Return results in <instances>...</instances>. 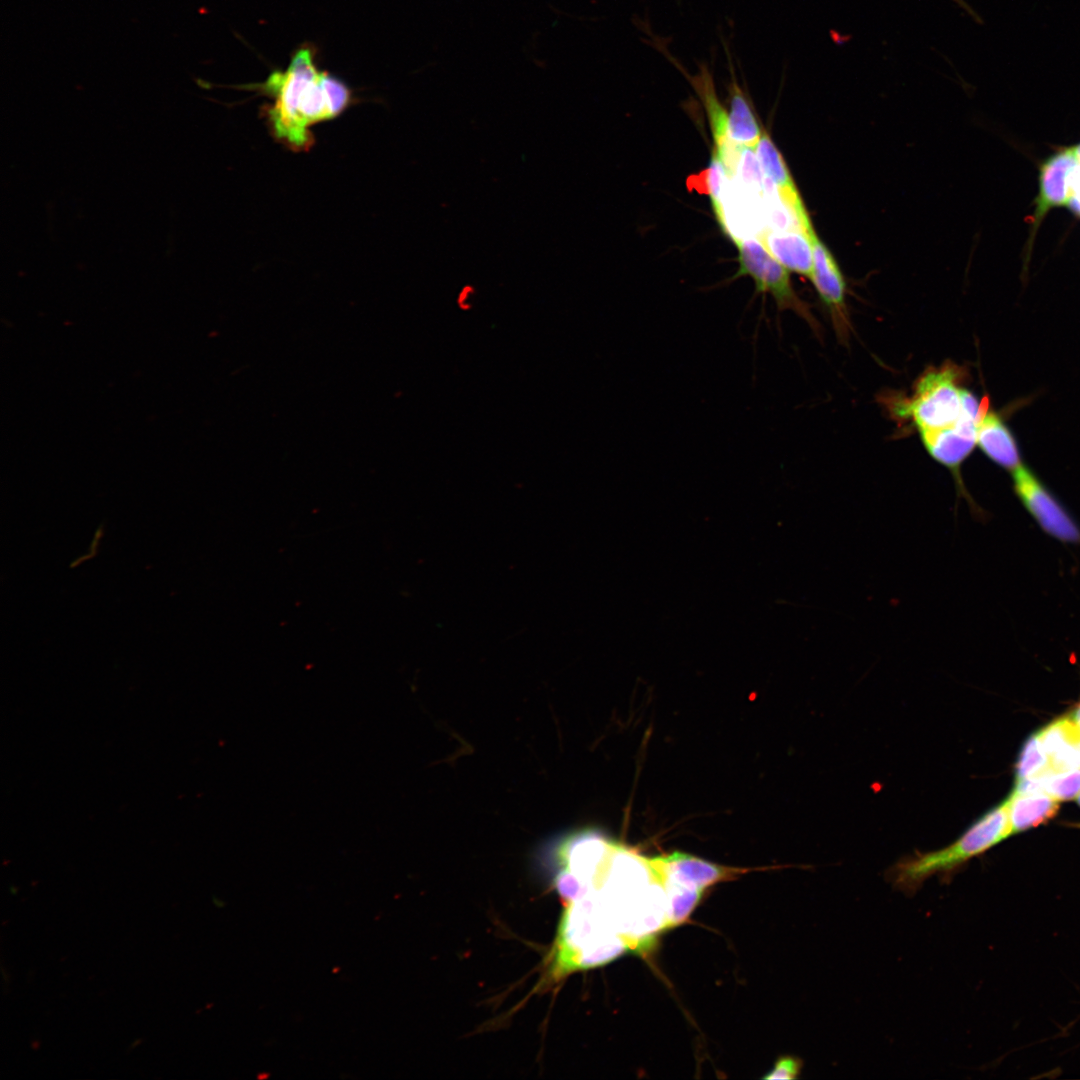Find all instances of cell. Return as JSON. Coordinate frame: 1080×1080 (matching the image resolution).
Wrapping results in <instances>:
<instances>
[{
  "mask_svg": "<svg viewBox=\"0 0 1080 1080\" xmlns=\"http://www.w3.org/2000/svg\"><path fill=\"white\" fill-rule=\"evenodd\" d=\"M1015 494L1027 512L1049 536L1080 545V527L1042 482L1022 464L1012 471Z\"/></svg>",
  "mask_w": 1080,
  "mask_h": 1080,
  "instance_id": "obj_6",
  "label": "cell"
},
{
  "mask_svg": "<svg viewBox=\"0 0 1080 1080\" xmlns=\"http://www.w3.org/2000/svg\"><path fill=\"white\" fill-rule=\"evenodd\" d=\"M959 371L952 364L930 369L915 385L913 395L901 408L919 433L950 426L962 415V389Z\"/></svg>",
  "mask_w": 1080,
  "mask_h": 1080,
  "instance_id": "obj_3",
  "label": "cell"
},
{
  "mask_svg": "<svg viewBox=\"0 0 1080 1080\" xmlns=\"http://www.w3.org/2000/svg\"><path fill=\"white\" fill-rule=\"evenodd\" d=\"M667 897L666 928L682 923L697 905L702 891L681 883L664 879L660 881Z\"/></svg>",
  "mask_w": 1080,
  "mask_h": 1080,
  "instance_id": "obj_17",
  "label": "cell"
},
{
  "mask_svg": "<svg viewBox=\"0 0 1080 1080\" xmlns=\"http://www.w3.org/2000/svg\"><path fill=\"white\" fill-rule=\"evenodd\" d=\"M738 249L739 270L734 276H749L757 292L768 293L778 310H791L818 333L819 324L808 305L794 291L788 270L766 249L760 240L747 237L734 240Z\"/></svg>",
  "mask_w": 1080,
  "mask_h": 1080,
  "instance_id": "obj_4",
  "label": "cell"
},
{
  "mask_svg": "<svg viewBox=\"0 0 1080 1080\" xmlns=\"http://www.w3.org/2000/svg\"><path fill=\"white\" fill-rule=\"evenodd\" d=\"M1078 160L1074 148L1065 149L1050 157L1041 167L1040 193L1035 217L1039 219L1050 208L1069 200L1068 179Z\"/></svg>",
  "mask_w": 1080,
  "mask_h": 1080,
  "instance_id": "obj_11",
  "label": "cell"
},
{
  "mask_svg": "<svg viewBox=\"0 0 1080 1080\" xmlns=\"http://www.w3.org/2000/svg\"><path fill=\"white\" fill-rule=\"evenodd\" d=\"M658 882L668 879L703 891L704 888L743 872L720 866L683 852L646 858Z\"/></svg>",
  "mask_w": 1080,
  "mask_h": 1080,
  "instance_id": "obj_8",
  "label": "cell"
},
{
  "mask_svg": "<svg viewBox=\"0 0 1080 1080\" xmlns=\"http://www.w3.org/2000/svg\"><path fill=\"white\" fill-rule=\"evenodd\" d=\"M1035 778L1040 788L1058 802L1076 799L1080 793V768L1050 771Z\"/></svg>",
  "mask_w": 1080,
  "mask_h": 1080,
  "instance_id": "obj_19",
  "label": "cell"
},
{
  "mask_svg": "<svg viewBox=\"0 0 1080 1080\" xmlns=\"http://www.w3.org/2000/svg\"><path fill=\"white\" fill-rule=\"evenodd\" d=\"M195 82L203 89H210L212 87V84L200 78H195Z\"/></svg>",
  "mask_w": 1080,
  "mask_h": 1080,
  "instance_id": "obj_22",
  "label": "cell"
},
{
  "mask_svg": "<svg viewBox=\"0 0 1080 1080\" xmlns=\"http://www.w3.org/2000/svg\"><path fill=\"white\" fill-rule=\"evenodd\" d=\"M1076 800H1077V803H1078V805H1079V807H1080V793H1079V795L1077 796Z\"/></svg>",
  "mask_w": 1080,
  "mask_h": 1080,
  "instance_id": "obj_24",
  "label": "cell"
},
{
  "mask_svg": "<svg viewBox=\"0 0 1080 1080\" xmlns=\"http://www.w3.org/2000/svg\"><path fill=\"white\" fill-rule=\"evenodd\" d=\"M1071 717H1072V718H1073V719H1074V720L1076 721V723H1077V724H1078V725L1080 726V704H1079V705L1077 706V708H1076V709L1074 710V712H1073V713L1071 714Z\"/></svg>",
  "mask_w": 1080,
  "mask_h": 1080,
  "instance_id": "obj_23",
  "label": "cell"
},
{
  "mask_svg": "<svg viewBox=\"0 0 1080 1080\" xmlns=\"http://www.w3.org/2000/svg\"><path fill=\"white\" fill-rule=\"evenodd\" d=\"M1049 758L1040 741L1039 733L1030 735L1018 755L1015 764V781L1035 778L1050 772Z\"/></svg>",
  "mask_w": 1080,
  "mask_h": 1080,
  "instance_id": "obj_18",
  "label": "cell"
},
{
  "mask_svg": "<svg viewBox=\"0 0 1080 1080\" xmlns=\"http://www.w3.org/2000/svg\"><path fill=\"white\" fill-rule=\"evenodd\" d=\"M813 269L810 280L816 287L832 318L834 329L842 341H847L850 321L845 301V282L840 269L816 233L812 235Z\"/></svg>",
  "mask_w": 1080,
  "mask_h": 1080,
  "instance_id": "obj_7",
  "label": "cell"
},
{
  "mask_svg": "<svg viewBox=\"0 0 1080 1080\" xmlns=\"http://www.w3.org/2000/svg\"><path fill=\"white\" fill-rule=\"evenodd\" d=\"M976 444L994 463L1013 471L1021 465L1015 438L1001 418L987 411L977 426Z\"/></svg>",
  "mask_w": 1080,
  "mask_h": 1080,
  "instance_id": "obj_14",
  "label": "cell"
},
{
  "mask_svg": "<svg viewBox=\"0 0 1080 1080\" xmlns=\"http://www.w3.org/2000/svg\"><path fill=\"white\" fill-rule=\"evenodd\" d=\"M1011 836L1007 799L976 819L954 842L929 852L904 856L893 864L888 880L908 896L933 877L949 880L971 859L980 856Z\"/></svg>",
  "mask_w": 1080,
  "mask_h": 1080,
  "instance_id": "obj_2",
  "label": "cell"
},
{
  "mask_svg": "<svg viewBox=\"0 0 1080 1080\" xmlns=\"http://www.w3.org/2000/svg\"><path fill=\"white\" fill-rule=\"evenodd\" d=\"M802 229L764 228L757 237L787 270L811 276L813 269L812 235Z\"/></svg>",
  "mask_w": 1080,
  "mask_h": 1080,
  "instance_id": "obj_9",
  "label": "cell"
},
{
  "mask_svg": "<svg viewBox=\"0 0 1080 1080\" xmlns=\"http://www.w3.org/2000/svg\"><path fill=\"white\" fill-rule=\"evenodd\" d=\"M311 48H299L285 70H274L255 85L272 99L266 116L273 135L294 150L312 144L310 128L339 116L351 103V91L332 74L321 71Z\"/></svg>",
  "mask_w": 1080,
  "mask_h": 1080,
  "instance_id": "obj_1",
  "label": "cell"
},
{
  "mask_svg": "<svg viewBox=\"0 0 1080 1080\" xmlns=\"http://www.w3.org/2000/svg\"><path fill=\"white\" fill-rule=\"evenodd\" d=\"M802 1068L800 1059L793 1056H783L777 1060L774 1068L767 1074L765 1079H796Z\"/></svg>",
  "mask_w": 1080,
  "mask_h": 1080,
  "instance_id": "obj_21",
  "label": "cell"
},
{
  "mask_svg": "<svg viewBox=\"0 0 1080 1080\" xmlns=\"http://www.w3.org/2000/svg\"><path fill=\"white\" fill-rule=\"evenodd\" d=\"M977 426L978 421L962 411L961 417L954 424L933 431L921 432L920 436L930 456L951 472L957 498L966 500L974 518L985 519L986 512L969 494L960 471L962 463L976 444Z\"/></svg>",
  "mask_w": 1080,
  "mask_h": 1080,
  "instance_id": "obj_5",
  "label": "cell"
},
{
  "mask_svg": "<svg viewBox=\"0 0 1080 1080\" xmlns=\"http://www.w3.org/2000/svg\"><path fill=\"white\" fill-rule=\"evenodd\" d=\"M755 151L763 174L774 183L782 199L796 207L804 206L781 153L766 131H762Z\"/></svg>",
  "mask_w": 1080,
  "mask_h": 1080,
  "instance_id": "obj_16",
  "label": "cell"
},
{
  "mask_svg": "<svg viewBox=\"0 0 1080 1080\" xmlns=\"http://www.w3.org/2000/svg\"><path fill=\"white\" fill-rule=\"evenodd\" d=\"M1038 733L1052 771L1080 768V726L1071 715L1054 720Z\"/></svg>",
  "mask_w": 1080,
  "mask_h": 1080,
  "instance_id": "obj_10",
  "label": "cell"
},
{
  "mask_svg": "<svg viewBox=\"0 0 1080 1080\" xmlns=\"http://www.w3.org/2000/svg\"><path fill=\"white\" fill-rule=\"evenodd\" d=\"M729 65L732 81L729 86L730 110L727 136L736 145L755 148L762 131L743 90L735 79L730 57Z\"/></svg>",
  "mask_w": 1080,
  "mask_h": 1080,
  "instance_id": "obj_15",
  "label": "cell"
},
{
  "mask_svg": "<svg viewBox=\"0 0 1080 1080\" xmlns=\"http://www.w3.org/2000/svg\"><path fill=\"white\" fill-rule=\"evenodd\" d=\"M733 178L745 192L756 197H763L765 176L755 148L742 147Z\"/></svg>",
  "mask_w": 1080,
  "mask_h": 1080,
  "instance_id": "obj_20",
  "label": "cell"
},
{
  "mask_svg": "<svg viewBox=\"0 0 1080 1080\" xmlns=\"http://www.w3.org/2000/svg\"><path fill=\"white\" fill-rule=\"evenodd\" d=\"M661 48L662 52L683 73L701 98L712 131L713 149L720 151L730 142L727 136L728 112L718 99L711 71L706 64L702 63L699 65L698 73L691 75L664 47Z\"/></svg>",
  "mask_w": 1080,
  "mask_h": 1080,
  "instance_id": "obj_13",
  "label": "cell"
},
{
  "mask_svg": "<svg viewBox=\"0 0 1080 1080\" xmlns=\"http://www.w3.org/2000/svg\"><path fill=\"white\" fill-rule=\"evenodd\" d=\"M1006 799L1011 836L1047 823L1059 809L1058 801L1042 790H1012Z\"/></svg>",
  "mask_w": 1080,
  "mask_h": 1080,
  "instance_id": "obj_12",
  "label": "cell"
}]
</instances>
